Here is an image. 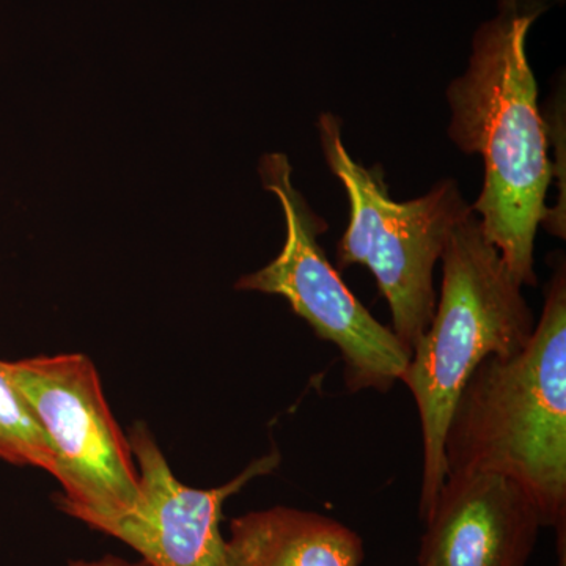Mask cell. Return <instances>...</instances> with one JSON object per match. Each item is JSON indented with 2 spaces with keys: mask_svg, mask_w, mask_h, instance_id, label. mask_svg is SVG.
<instances>
[{
  "mask_svg": "<svg viewBox=\"0 0 566 566\" xmlns=\"http://www.w3.org/2000/svg\"><path fill=\"white\" fill-rule=\"evenodd\" d=\"M543 0H501L497 17L472 41L463 76L447 88L452 107L450 139L483 158L485 181L471 210L486 240L523 286L536 285V230L545 222L554 177L549 139L528 65L526 40Z\"/></svg>",
  "mask_w": 566,
  "mask_h": 566,
  "instance_id": "1",
  "label": "cell"
},
{
  "mask_svg": "<svg viewBox=\"0 0 566 566\" xmlns=\"http://www.w3.org/2000/svg\"><path fill=\"white\" fill-rule=\"evenodd\" d=\"M447 475L494 472L534 499L543 526L566 516V273L558 262L523 352L490 356L458 397L444 441ZM446 475V476H447Z\"/></svg>",
  "mask_w": 566,
  "mask_h": 566,
  "instance_id": "2",
  "label": "cell"
},
{
  "mask_svg": "<svg viewBox=\"0 0 566 566\" xmlns=\"http://www.w3.org/2000/svg\"><path fill=\"white\" fill-rule=\"evenodd\" d=\"M439 262L442 285L433 319L401 378L415 397L422 428V521L444 485L447 427L465 382L486 357L523 352L535 329L523 285L486 240L474 211L457 223Z\"/></svg>",
  "mask_w": 566,
  "mask_h": 566,
  "instance_id": "3",
  "label": "cell"
},
{
  "mask_svg": "<svg viewBox=\"0 0 566 566\" xmlns=\"http://www.w3.org/2000/svg\"><path fill=\"white\" fill-rule=\"evenodd\" d=\"M319 144L349 200L348 229L337 248L340 270L363 264L374 273L392 314V331L409 349L433 319V273L457 223L471 214L455 180L436 182L409 202L390 199L381 167H365L346 150L340 118L322 114Z\"/></svg>",
  "mask_w": 566,
  "mask_h": 566,
  "instance_id": "4",
  "label": "cell"
},
{
  "mask_svg": "<svg viewBox=\"0 0 566 566\" xmlns=\"http://www.w3.org/2000/svg\"><path fill=\"white\" fill-rule=\"evenodd\" d=\"M259 175L263 188L281 203L285 244L273 262L243 275L234 289L277 294L289 301L294 314L311 324L318 338L337 346L349 392H389L403 378L411 349L392 327L382 326L364 307L327 260L318 241L327 222L294 186L289 156L266 153L260 159Z\"/></svg>",
  "mask_w": 566,
  "mask_h": 566,
  "instance_id": "5",
  "label": "cell"
},
{
  "mask_svg": "<svg viewBox=\"0 0 566 566\" xmlns=\"http://www.w3.org/2000/svg\"><path fill=\"white\" fill-rule=\"evenodd\" d=\"M0 368L54 452L59 509L92 528L132 512L140 497L136 461L92 360L70 353L0 360Z\"/></svg>",
  "mask_w": 566,
  "mask_h": 566,
  "instance_id": "6",
  "label": "cell"
},
{
  "mask_svg": "<svg viewBox=\"0 0 566 566\" xmlns=\"http://www.w3.org/2000/svg\"><path fill=\"white\" fill-rule=\"evenodd\" d=\"M128 441L139 474V502L95 531L120 539L150 566H227L223 505L252 480L273 474L281 453L274 449L252 461L226 485L199 490L175 476L147 424H133Z\"/></svg>",
  "mask_w": 566,
  "mask_h": 566,
  "instance_id": "7",
  "label": "cell"
},
{
  "mask_svg": "<svg viewBox=\"0 0 566 566\" xmlns=\"http://www.w3.org/2000/svg\"><path fill=\"white\" fill-rule=\"evenodd\" d=\"M420 546V566H527L542 516L510 476L461 472L446 476Z\"/></svg>",
  "mask_w": 566,
  "mask_h": 566,
  "instance_id": "8",
  "label": "cell"
},
{
  "mask_svg": "<svg viewBox=\"0 0 566 566\" xmlns=\"http://www.w3.org/2000/svg\"><path fill=\"white\" fill-rule=\"evenodd\" d=\"M226 557L227 566H360L364 543L333 517L277 505L234 517Z\"/></svg>",
  "mask_w": 566,
  "mask_h": 566,
  "instance_id": "9",
  "label": "cell"
},
{
  "mask_svg": "<svg viewBox=\"0 0 566 566\" xmlns=\"http://www.w3.org/2000/svg\"><path fill=\"white\" fill-rule=\"evenodd\" d=\"M0 460L36 468L55 479L57 463L46 436L0 368Z\"/></svg>",
  "mask_w": 566,
  "mask_h": 566,
  "instance_id": "10",
  "label": "cell"
},
{
  "mask_svg": "<svg viewBox=\"0 0 566 566\" xmlns=\"http://www.w3.org/2000/svg\"><path fill=\"white\" fill-rule=\"evenodd\" d=\"M65 566H150L145 564L144 560L129 562L126 558L112 556V554H106V556H102L98 558H81V560H73Z\"/></svg>",
  "mask_w": 566,
  "mask_h": 566,
  "instance_id": "11",
  "label": "cell"
}]
</instances>
